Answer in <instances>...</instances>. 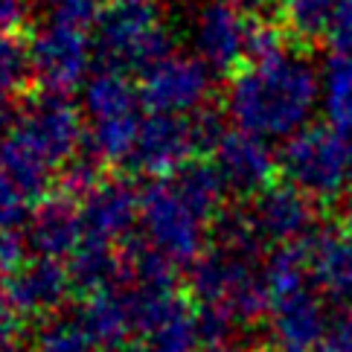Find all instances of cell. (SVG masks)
<instances>
[{
  "label": "cell",
  "instance_id": "obj_20",
  "mask_svg": "<svg viewBox=\"0 0 352 352\" xmlns=\"http://www.w3.org/2000/svg\"><path fill=\"white\" fill-rule=\"evenodd\" d=\"M280 329L288 341L294 344H306L311 341L314 335L320 329V309L318 303L306 294V288L300 292L288 294V297H280Z\"/></svg>",
  "mask_w": 352,
  "mask_h": 352
},
{
  "label": "cell",
  "instance_id": "obj_17",
  "mask_svg": "<svg viewBox=\"0 0 352 352\" xmlns=\"http://www.w3.org/2000/svg\"><path fill=\"white\" fill-rule=\"evenodd\" d=\"M169 181H172L175 190H178V195L204 221L221 216V201H224V192H228V184H224L221 172L216 169V163L192 160Z\"/></svg>",
  "mask_w": 352,
  "mask_h": 352
},
{
  "label": "cell",
  "instance_id": "obj_14",
  "mask_svg": "<svg viewBox=\"0 0 352 352\" xmlns=\"http://www.w3.org/2000/svg\"><path fill=\"white\" fill-rule=\"evenodd\" d=\"M306 254L326 292L352 300V230H320L306 242Z\"/></svg>",
  "mask_w": 352,
  "mask_h": 352
},
{
  "label": "cell",
  "instance_id": "obj_6",
  "mask_svg": "<svg viewBox=\"0 0 352 352\" xmlns=\"http://www.w3.org/2000/svg\"><path fill=\"white\" fill-rule=\"evenodd\" d=\"M35 152H38L56 172L82 152V117L70 96L35 94L30 96L23 114L12 125Z\"/></svg>",
  "mask_w": 352,
  "mask_h": 352
},
{
  "label": "cell",
  "instance_id": "obj_11",
  "mask_svg": "<svg viewBox=\"0 0 352 352\" xmlns=\"http://www.w3.org/2000/svg\"><path fill=\"white\" fill-rule=\"evenodd\" d=\"M212 163L221 172L228 190L239 195H250L256 198L265 186L274 184V175L280 160L274 157L268 143L256 134L248 131H228V137L221 140V146L212 155Z\"/></svg>",
  "mask_w": 352,
  "mask_h": 352
},
{
  "label": "cell",
  "instance_id": "obj_3",
  "mask_svg": "<svg viewBox=\"0 0 352 352\" xmlns=\"http://www.w3.org/2000/svg\"><path fill=\"white\" fill-rule=\"evenodd\" d=\"M280 169L314 204H332L352 181V143L332 125H306L285 140Z\"/></svg>",
  "mask_w": 352,
  "mask_h": 352
},
{
  "label": "cell",
  "instance_id": "obj_23",
  "mask_svg": "<svg viewBox=\"0 0 352 352\" xmlns=\"http://www.w3.org/2000/svg\"><path fill=\"white\" fill-rule=\"evenodd\" d=\"M192 125V140H195V155H216V148L228 137V125L216 108H201L190 117Z\"/></svg>",
  "mask_w": 352,
  "mask_h": 352
},
{
  "label": "cell",
  "instance_id": "obj_22",
  "mask_svg": "<svg viewBox=\"0 0 352 352\" xmlns=\"http://www.w3.org/2000/svg\"><path fill=\"white\" fill-rule=\"evenodd\" d=\"M117 262L114 254H111V245L108 242H96V239H82V245L76 248L73 254V276L82 283V285H96L102 283L105 276H111L117 271Z\"/></svg>",
  "mask_w": 352,
  "mask_h": 352
},
{
  "label": "cell",
  "instance_id": "obj_1",
  "mask_svg": "<svg viewBox=\"0 0 352 352\" xmlns=\"http://www.w3.org/2000/svg\"><path fill=\"white\" fill-rule=\"evenodd\" d=\"M320 96V82L300 50L283 47L230 76L224 108L239 131L280 140L306 129Z\"/></svg>",
  "mask_w": 352,
  "mask_h": 352
},
{
  "label": "cell",
  "instance_id": "obj_18",
  "mask_svg": "<svg viewBox=\"0 0 352 352\" xmlns=\"http://www.w3.org/2000/svg\"><path fill=\"white\" fill-rule=\"evenodd\" d=\"M320 105L335 131H352V56L332 53L320 73Z\"/></svg>",
  "mask_w": 352,
  "mask_h": 352
},
{
  "label": "cell",
  "instance_id": "obj_21",
  "mask_svg": "<svg viewBox=\"0 0 352 352\" xmlns=\"http://www.w3.org/2000/svg\"><path fill=\"white\" fill-rule=\"evenodd\" d=\"M30 79V44H23L21 35H0V96L21 94Z\"/></svg>",
  "mask_w": 352,
  "mask_h": 352
},
{
  "label": "cell",
  "instance_id": "obj_4",
  "mask_svg": "<svg viewBox=\"0 0 352 352\" xmlns=\"http://www.w3.org/2000/svg\"><path fill=\"white\" fill-rule=\"evenodd\" d=\"M94 53L91 32L44 21V27L30 41L32 82L41 87V94L70 96L85 82Z\"/></svg>",
  "mask_w": 352,
  "mask_h": 352
},
{
  "label": "cell",
  "instance_id": "obj_15",
  "mask_svg": "<svg viewBox=\"0 0 352 352\" xmlns=\"http://www.w3.org/2000/svg\"><path fill=\"white\" fill-rule=\"evenodd\" d=\"M137 105H140V87H134L129 76H122V73L99 70L85 82L82 108L87 120H91V125L131 117L137 114Z\"/></svg>",
  "mask_w": 352,
  "mask_h": 352
},
{
  "label": "cell",
  "instance_id": "obj_24",
  "mask_svg": "<svg viewBox=\"0 0 352 352\" xmlns=\"http://www.w3.org/2000/svg\"><path fill=\"white\" fill-rule=\"evenodd\" d=\"M326 41H329L332 53L352 56V0H338V9H335Z\"/></svg>",
  "mask_w": 352,
  "mask_h": 352
},
{
  "label": "cell",
  "instance_id": "obj_13",
  "mask_svg": "<svg viewBox=\"0 0 352 352\" xmlns=\"http://www.w3.org/2000/svg\"><path fill=\"white\" fill-rule=\"evenodd\" d=\"M27 239L44 259L76 254V248L85 239L79 201H73V198L61 195L56 190L50 195H44L38 204H35L32 216H30Z\"/></svg>",
  "mask_w": 352,
  "mask_h": 352
},
{
  "label": "cell",
  "instance_id": "obj_10",
  "mask_svg": "<svg viewBox=\"0 0 352 352\" xmlns=\"http://www.w3.org/2000/svg\"><path fill=\"white\" fill-rule=\"evenodd\" d=\"M314 201L303 195L294 184L274 181L250 201L248 216L262 239L285 245H300V239L314 228Z\"/></svg>",
  "mask_w": 352,
  "mask_h": 352
},
{
  "label": "cell",
  "instance_id": "obj_8",
  "mask_svg": "<svg viewBox=\"0 0 352 352\" xmlns=\"http://www.w3.org/2000/svg\"><path fill=\"white\" fill-rule=\"evenodd\" d=\"M140 219L148 242L169 262L198 256L204 219L178 195L172 181H155L140 192Z\"/></svg>",
  "mask_w": 352,
  "mask_h": 352
},
{
  "label": "cell",
  "instance_id": "obj_2",
  "mask_svg": "<svg viewBox=\"0 0 352 352\" xmlns=\"http://www.w3.org/2000/svg\"><path fill=\"white\" fill-rule=\"evenodd\" d=\"M94 47L102 70L143 76L172 56V35L157 0H105Z\"/></svg>",
  "mask_w": 352,
  "mask_h": 352
},
{
  "label": "cell",
  "instance_id": "obj_25",
  "mask_svg": "<svg viewBox=\"0 0 352 352\" xmlns=\"http://www.w3.org/2000/svg\"><path fill=\"white\" fill-rule=\"evenodd\" d=\"M27 0H0V35H21V30L27 27Z\"/></svg>",
  "mask_w": 352,
  "mask_h": 352
},
{
  "label": "cell",
  "instance_id": "obj_9",
  "mask_svg": "<svg viewBox=\"0 0 352 352\" xmlns=\"http://www.w3.org/2000/svg\"><path fill=\"white\" fill-rule=\"evenodd\" d=\"M195 155L192 125L190 117H169V114H152L143 120L140 140L129 160L131 172L148 175L155 181L175 178L190 157Z\"/></svg>",
  "mask_w": 352,
  "mask_h": 352
},
{
  "label": "cell",
  "instance_id": "obj_7",
  "mask_svg": "<svg viewBox=\"0 0 352 352\" xmlns=\"http://www.w3.org/2000/svg\"><path fill=\"white\" fill-rule=\"evenodd\" d=\"M212 70L198 56H169L140 76V102L152 114L186 117L207 108Z\"/></svg>",
  "mask_w": 352,
  "mask_h": 352
},
{
  "label": "cell",
  "instance_id": "obj_16",
  "mask_svg": "<svg viewBox=\"0 0 352 352\" xmlns=\"http://www.w3.org/2000/svg\"><path fill=\"white\" fill-rule=\"evenodd\" d=\"M338 0H276V21L294 50L314 47L329 35Z\"/></svg>",
  "mask_w": 352,
  "mask_h": 352
},
{
  "label": "cell",
  "instance_id": "obj_12",
  "mask_svg": "<svg viewBox=\"0 0 352 352\" xmlns=\"http://www.w3.org/2000/svg\"><path fill=\"white\" fill-rule=\"evenodd\" d=\"M79 210L85 239L111 245L114 239H129L140 216V192L125 178H102L96 190L79 204Z\"/></svg>",
  "mask_w": 352,
  "mask_h": 352
},
{
  "label": "cell",
  "instance_id": "obj_19",
  "mask_svg": "<svg viewBox=\"0 0 352 352\" xmlns=\"http://www.w3.org/2000/svg\"><path fill=\"white\" fill-rule=\"evenodd\" d=\"M65 271L56 259H38L21 271L12 285V294L21 300V306H50L65 294Z\"/></svg>",
  "mask_w": 352,
  "mask_h": 352
},
{
  "label": "cell",
  "instance_id": "obj_5",
  "mask_svg": "<svg viewBox=\"0 0 352 352\" xmlns=\"http://www.w3.org/2000/svg\"><path fill=\"white\" fill-rule=\"evenodd\" d=\"M256 21L259 18L248 15V12L233 6L230 0H207V3H201L192 21L195 56L212 73L236 76L248 65Z\"/></svg>",
  "mask_w": 352,
  "mask_h": 352
}]
</instances>
